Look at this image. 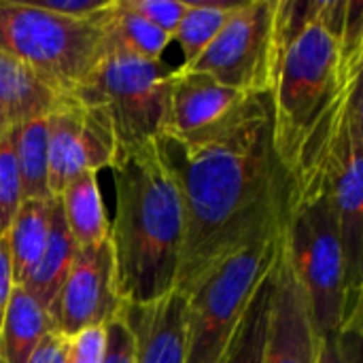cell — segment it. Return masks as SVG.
<instances>
[{
    "mask_svg": "<svg viewBox=\"0 0 363 363\" xmlns=\"http://www.w3.org/2000/svg\"><path fill=\"white\" fill-rule=\"evenodd\" d=\"M49 332H57L49 313L23 287H13L0 325V359L28 363L36 345Z\"/></svg>",
    "mask_w": 363,
    "mask_h": 363,
    "instance_id": "obj_17",
    "label": "cell"
},
{
    "mask_svg": "<svg viewBox=\"0 0 363 363\" xmlns=\"http://www.w3.org/2000/svg\"><path fill=\"white\" fill-rule=\"evenodd\" d=\"M15 155L23 200H49V132L47 115L32 119L15 132Z\"/></svg>",
    "mask_w": 363,
    "mask_h": 363,
    "instance_id": "obj_21",
    "label": "cell"
},
{
    "mask_svg": "<svg viewBox=\"0 0 363 363\" xmlns=\"http://www.w3.org/2000/svg\"><path fill=\"white\" fill-rule=\"evenodd\" d=\"M236 4L238 2H187L183 19L172 36L183 51L181 66H189L200 57V53L221 32Z\"/></svg>",
    "mask_w": 363,
    "mask_h": 363,
    "instance_id": "obj_22",
    "label": "cell"
},
{
    "mask_svg": "<svg viewBox=\"0 0 363 363\" xmlns=\"http://www.w3.org/2000/svg\"><path fill=\"white\" fill-rule=\"evenodd\" d=\"M319 363H362V334L323 336Z\"/></svg>",
    "mask_w": 363,
    "mask_h": 363,
    "instance_id": "obj_27",
    "label": "cell"
},
{
    "mask_svg": "<svg viewBox=\"0 0 363 363\" xmlns=\"http://www.w3.org/2000/svg\"><path fill=\"white\" fill-rule=\"evenodd\" d=\"M283 240L319 336L338 334L345 317V255L336 211L319 164H304L289 174Z\"/></svg>",
    "mask_w": 363,
    "mask_h": 363,
    "instance_id": "obj_4",
    "label": "cell"
},
{
    "mask_svg": "<svg viewBox=\"0 0 363 363\" xmlns=\"http://www.w3.org/2000/svg\"><path fill=\"white\" fill-rule=\"evenodd\" d=\"M64 223L77 247L98 245L108 238L111 223L104 213L98 174L85 172L72 179L57 196Z\"/></svg>",
    "mask_w": 363,
    "mask_h": 363,
    "instance_id": "obj_18",
    "label": "cell"
},
{
    "mask_svg": "<svg viewBox=\"0 0 363 363\" xmlns=\"http://www.w3.org/2000/svg\"><path fill=\"white\" fill-rule=\"evenodd\" d=\"M51 206L53 198L49 200H23L9 232V257H11V274L13 285L21 287L36 262L40 259L51 223Z\"/></svg>",
    "mask_w": 363,
    "mask_h": 363,
    "instance_id": "obj_20",
    "label": "cell"
},
{
    "mask_svg": "<svg viewBox=\"0 0 363 363\" xmlns=\"http://www.w3.org/2000/svg\"><path fill=\"white\" fill-rule=\"evenodd\" d=\"M15 132L17 130H11L0 136V238H6V232L23 202L15 155Z\"/></svg>",
    "mask_w": 363,
    "mask_h": 363,
    "instance_id": "obj_24",
    "label": "cell"
},
{
    "mask_svg": "<svg viewBox=\"0 0 363 363\" xmlns=\"http://www.w3.org/2000/svg\"><path fill=\"white\" fill-rule=\"evenodd\" d=\"M363 2L279 0L268 94L272 145L294 172L315 132L362 87Z\"/></svg>",
    "mask_w": 363,
    "mask_h": 363,
    "instance_id": "obj_2",
    "label": "cell"
},
{
    "mask_svg": "<svg viewBox=\"0 0 363 363\" xmlns=\"http://www.w3.org/2000/svg\"><path fill=\"white\" fill-rule=\"evenodd\" d=\"M134 342V363H185L187 357V298L170 294L119 308Z\"/></svg>",
    "mask_w": 363,
    "mask_h": 363,
    "instance_id": "obj_14",
    "label": "cell"
},
{
    "mask_svg": "<svg viewBox=\"0 0 363 363\" xmlns=\"http://www.w3.org/2000/svg\"><path fill=\"white\" fill-rule=\"evenodd\" d=\"M0 49L60 96H70L106 53L98 15L72 19L34 2L0 0Z\"/></svg>",
    "mask_w": 363,
    "mask_h": 363,
    "instance_id": "obj_6",
    "label": "cell"
},
{
    "mask_svg": "<svg viewBox=\"0 0 363 363\" xmlns=\"http://www.w3.org/2000/svg\"><path fill=\"white\" fill-rule=\"evenodd\" d=\"M106 351V325H94L70 338L66 363H102Z\"/></svg>",
    "mask_w": 363,
    "mask_h": 363,
    "instance_id": "obj_26",
    "label": "cell"
},
{
    "mask_svg": "<svg viewBox=\"0 0 363 363\" xmlns=\"http://www.w3.org/2000/svg\"><path fill=\"white\" fill-rule=\"evenodd\" d=\"M77 249L79 247L74 245V240L64 223L60 200L53 198L51 223H49V236H47L45 251H43L40 259L36 262V266L32 268L28 281L21 285L47 313L51 311V306L70 272Z\"/></svg>",
    "mask_w": 363,
    "mask_h": 363,
    "instance_id": "obj_16",
    "label": "cell"
},
{
    "mask_svg": "<svg viewBox=\"0 0 363 363\" xmlns=\"http://www.w3.org/2000/svg\"><path fill=\"white\" fill-rule=\"evenodd\" d=\"M319 336L304 287L296 274L283 232L270 272V311L266 336V363H319Z\"/></svg>",
    "mask_w": 363,
    "mask_h": 363,
    "instance_id": "obj_12",
    "label": "cell"
},
{
    "mask_svg": "<svg viewBox=\"0 0 363 363\" xmlns=\"http://www.w3.org/2000/svg\"><path fill=\"white\" fill-rule=\"evenodd\" d=\"M270 311V277L251 300L223 363H266V336Z\"/></svg>",
    "mask_w": 363,
    "mask_h": 363,
    "instance_id": "obj_23",
    "label": "cell"
},
{
    "mask_svg": "<svg viewBox=\"0 0 363 363\" xmlns=\"http://www.w3.org/2000/svg\"><path fill=\"white\" fill-rule=\"evenodd\" d=\"M117 296V270L111 238L79 247L70 272L49 311L55 330L62 336H77L79 332L106 325L121 308Z\"/></svg>",
    "mask_w": 363,
    "mask_h": 363,
    "instance_id": "obj_11",
    "label": "cell"
},
{
    "mask_svg": "<svg viewBox=\"0 0 363 363\" xmlns=\"http://www.w3.org/2000/svg\"><path fill=\"white\" fill-rule=\"evenodd\" d=\"M115 219L111 245L117 296L145 304L174 289L183 247V204L177 179L155 140L119 151L113 166Z\"/></svg>",
    "mask_w": 363,
    "mask_h": 363,
    "instance_id": "obj_3",
    "label": "cell"
},
{
    "mask_svg": "<svg viewBox=\"0 0 363 363\" xmlns=\"http://www.w3.org/2000/svg\"><path fill=\"white\" fill-rule=\"evenodd\" d=\"M130 11H134L136 15H140L143 19H147L149 23H153L155 28L164 30L166 34L174 36L187 0H121Z\"/></svg>",
    "mask_w": 363,
    "mask_h": 363,
    "instance_id": "obj_25",
    "label": "cell"
},
{
    "mask_svg": "<svg viewBox=\"0 0 363 363\" xmlns=\"http://www.w3.org/2000/svg\"><path fill=\"white\" fill-rule=\"evenodd\" d=\"M34 4L55 15H64L72 19H91L100 15L111 4V0H40Z\"/></svg>",
    "mask_w": 363,
    "mask_h": 363,
    "instance_id": "obj_29",
    "label": "cell"
},
{
    "mask_svg": "<svg viewBox=\"0 0 363 363\" xmlns=\"http://www.w3.org/2000/svg\"><path fill=\"white\" fill-rule=\"evenodd\" d=\"M98 21L104 30L106 53L119 51L143 60H162L172 40L170 34L130 11L121 0H111V4L98 15Z\"/></svg>",
    "mask_w": 363,
    "mask_h": 363,
    "instance_id": "obj_19",
    "label": "cell"
},
{
    "mask_svg": "<svg viewBox=\"0 0 363 363\" xmlns=\"http://www.w3.org/2000/svg\"><path fill=\"white\" fill-rule=\"evenodd\" d=\"M49 191L53 198L79 174H98L117 157V140L108 117L70 96L47 115Z\"/></svg>",
    "mask_w": 363,
    "mask_h": 363,
    "instance_id": "obj_10",
    "label": "cell"
},
{
    "mask_svg": "<svg viewBox=\"0 0 363 363\" xmlns=\"http://www.w3.org/2000/svg\"><path fill=\"white\" fill-rule=\"evenodd\" d=\"M259 96L225 87L208 74L174 68L166 134L191 140L219 132L234 123ZM164 136V134H162Z\"/></svg>",
    "mask_w": 363,
    "mask_h": 363,
    "instance_id": "obj_13",
    "label": "cell"
},
{
    "mask_svg": "<svg viewBox=\"0 0 363 363\" xmlns=\"http://www.w3.org/2000/svg\"><path fill=\"white\" fill-rule=\"evenodd\" d=\"M13 274H11V257H9V245L6 238H0V325H2V317L6 311V304L11 300V291H13Z\"/></svg>",
    "mask_w": 363,
    "mask_h": 363,
    "instance_id": "obj_31",
    "label": "cell"
},
{
    "mask_svg": "<svg viewBox=\"0 0 363 363\" xmlns=\"http://www.w3.org/2000/svg\"><path fill=\"white\" fill-rule=\"evenodd\" d=\"M281 232L215 266L187 296L185 363H223L251 300L274 268Z\"/></svg>",
    "mask_w": 363,
    "mask_h": 363,
    "instance_id": "obj_8",
    "label": "cell"
},
{
    "mask_svg": "<svg viewBox=\"0 0 363 363\" xmlns=\"http://www.w3.org/2000/svg\"><path fill=\"white\" fill-rule=\"evenodd\" d=\"M102 363H134L132 334H130L121 313H117L106 323V351H104Z\"/></svg>",
    "mask_w": 363,
    "mask_h": 363,
    "instance_id": "obj_28",
    "label": "cell"
},
{
    "mask_svg": "<svg viewBox=\"0 0 363 363\" xmlns=\"http://www.w3.org/2000/svg\"><path fill=\"white\" fill-rule=\"evenodd\" d=\"M279 0H242L215 40L183 68L213 77L249 96H268L274 66V28Z\"/></svg>",
    "mask_w": 363,
    "mask_h": 363,
    "instance_id": "obj_9",
    "label": "cell"
},
{
    "mask_svg": "<svg viewBox=\"0 0 363 363\" xmlns=\"http://www.w3.org/2000/svg\"><path fill=\"white\" fill-rule=\"evenodd\" d=\"M0 363H4V362H2V359H0Z\"/></svg>",
    "mask_w": 363,
    "mask_h": 363,
    "instance_id": "obj_32",
    "label": "cell"
},
{
    "mask_svg": "<svg viewBox=\"0 0 363 363\" xmlns=\"http://www.w3.org/2000/svg\"><path fill=\"white\" fill-rule=\"evenodd\" d=\"M70 338L60 332H49L32 351L28 363H66Z\"/></svg>",
    "mask_w": 363,
    "mask_h": 363,
    "instance_id": "obj_30",
    "label": "cell"
},
{
    "mask_svg": "<svg viewBox=\"0 0 363 363\" xmlns=\"http://www.w3.org/2000/svg\"><path fill=\"white\" fill-rule=\"evenodd\" d=\"M319 164L338 219L345 255V317L338 334L363 323V98L357 87L306 145L298 166Z\"/></svg>",
    "mask_w": 363,
    "mask_h": 363,
    "instance_id": "obj_5",
    "label": "cell"
},
{
    "mask_svg": "<svg viewBox=\"0 0 363 363\" xmlns=\"http://www.w3.org/2000/svg\"><path fill=\"white\" fill-rule=\"evenodd\" d=\"M172 72L164 60L108 51L70 98L108 117L119 153L166 134Z\"/></svg>",
    "mask_w": 363,
    "mask_h": 363,
    "instance_id": "obj_7",
    "label": "cell"
},
{
    "mask_svg": "<svg viewBox=\"0 0 363 363\" xmlns=\"http://www.w3.org/2000/svg\"><path fill=\"white\" fill-rule=\"evenodd\" d=\"M64 98L26 64L0 49V136L49 115Z\"/></svg>",
    "mask_w": 363,
    "mask_h": 363,
    "instance_id": "obj_15",
    "label": "cell"
},
{
    "mask_svg": "<svg viewBox=\"0 0 363 363\" xmlns=\"http://www.w3.org/2000/svg\"><path fill=\"white\" fill-rule=\"evenodd\" d=\"M183 204V247L174 289L185 298L221 262L277 236L287 217L289 174L272 145L268 96L228 128L181 140L160 136Z\"/></svg>",
    "mask_w": 363,
    "mask_h": 363,
    "instance_id": "obj_1",
    "label": "cell"
}]
</instances>
